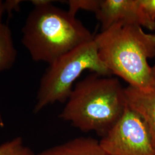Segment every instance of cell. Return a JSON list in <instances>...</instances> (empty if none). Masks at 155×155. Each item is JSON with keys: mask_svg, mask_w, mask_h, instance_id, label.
I'll use <instances>...</instances> for the list:
<instances>
[{"mask_svg": "<svg viewBox=\"0 0 155 155\" xmlns=\"http://www.w3.org/2000/svg\"><path fill=\"white\" fill-rule=\"evenodd\" d=\"M35 8L22 28V43L33 61L49 65L61 56L94 36L68 11L52 4V1H32Z\"/></svg>", "mask_w": 155, "mask_h": 155, "instance_id": "cell-1", "label": "cell"}, {"mask_svg": "<svg viewBox=\"0 0 155 155\" xmlns=\"http://www.w3.org/2000/svg\"><path fill=\"white\" fill-rule=\"evenodd\" d=\"M101 61L111 75L122 78L129 86L142 90L150 88L155 58V34L138 25L117 24L94 36Z\"/></svg>", "mask_w": 155, "mask_h": 155, "instance_id": "cell-2", "label": "cell"}, {"mask_svg": "<svg viewBox=\"0 0 155 155\" xmlns=\"http://www.w3.org/2000/svg\"><path fill=\"white\" fill-rule=\"evenodd\" d=\"M126 107L124 87L118 79L93 73L76 84L59 117L83 132L103 136Z\"/></svg>", "mask_w": 155, "mask_h": 155, "instance_id": "cell-3", "label": "cell"}, {"mask_svg": "<svg viewBox=\"0 0 155 155\" xmlns=\"http://www.w3.org/2000/svg\"><path fill=\"white\" fill-rule=\"evenodd\" d=\"M86 70L103 76L111 75L100 59L94 38L49 65L40 81L35 113L55 102H66L74 82Z\"/></svg>", "mask_w": 155, "mask_h": 155, "instance_id": "cell-4", "label": "cell"}, {"mask_svg": "<svg viewBox=\"0 0 155 155\" xmlns=\"http://www.w3.org/2000/svg\"><path fill=\"white\" fill-rule=\"evenodd\" d=\"M109 155H155L150 131L143 119L127 107L100 141Z\"/></svg>", "mask_w": 155, "mask_h": 155, "instance_id": "cell-5", "label": "cell"}, {"mask_svg": "<svg viewBox=\"0 0 155 155\" xmlns=\"http://www.w3.org/2000/svg\"><path fill=\"white\" fill-rule=\"evenodd\" d=\"M94 14L102 31L117 24H134L150 30L155 29V19L145 0H99Z\"/></svg>", "mask_w": 155, "mask_h": 155, "instance_id": "cell-6", "label": "cell"}, {"mask_svg": "<svg viewBox=\"0 0 155 155\" xmlns=\"http://www.w3.org/2000/svg\"><path fill=\"white\" fill-rule=\"evenodd\" d=\"M127 105L146 124L155 148V64L152 66L150 88L146 90L130 86L124 87Z\"/></svg>", "mask_w": 155, "mask_h": 155, "instance_id": "cell-7", "label": "cell"}, {"mask_svg": "<svg viewBox=\"0 0 155 155\" xmlns=\"http://www.w3.org/2000/svg\"><path fill=\"white\" fill-rule=\"evenodd\" d=\"M36 155H109L100 141L90 137H77L44 150Z\"/></svg>", "mask_w": 155, "mask_h": 155, "instance_id": "cell-8", "label": "cell"}, {"mask_svg": "<svg viewBox=\"0 0 155 155\" xmlns=\"http://www.w3.org/2000/svg\"><path fill=\"white\" fill-rule=\"evenodd\" d=\"M11 31L9 27L0 23V72L10 68L16 58Z\"/></svg>", "mask_w": 155, "mask_h": 155, "instance_id": "cell-9", "label": "cell"}, {"mask_svg": "<svg viewBox=\"0 0 155 155\" xmlns=\"http://www.w3.org/2000/svg\"><path fill=\"white\" fill-rule=\"evenodd\" d=\"M0 155H35L21 137H17L0 145Z\"/></svg>", "mask_w": 155, "mask_h": 155, "instance_id": "cell-10", "label": "cell"}, {"mask_svg": "<svg viewBox=\"0 0 155 155\" xmlns=\"http://www.w3.org/2000/svg\"><path fill=\"white\" fill-rule=\"evenodd\" d=\"M69 6L68 11L76 16L79 10L94 12L99 3V0H70L67 2Z\"/></svg>", "mask_w": 155, "mask_h": 155, "instance_id": "cell-11", "label": "cell"}, {"mask_svg": "<svg viewBox=\"0 0 155 155\" xmlns=\"http://www.w3.org/2000/svg\"><path fill=\"white\" fill-rule=\"evenodd\" d=\"M5 12H8L6 2H4L0 0V23H1L2 17Z\"/></svg>", "mask_w": 155, "mask_h": 155, "instance_id": "cell-12", "label": "cell"}]
</instances>
